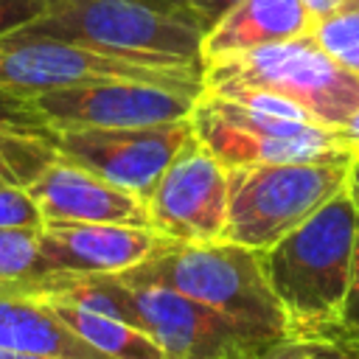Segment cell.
Wrapping results in <instances>:
<instances>
[{
    "label": "cell",
    "mask_w": 359,
    "mask_h": 359,
    "mask_svg": "<svg viewBox=\"0 0 359 359\" xmlns=\"http://www.w3.org/2000/svg\"><path fill=\"white\" fill-rule=\"evenodd\" d=\"M118 278L126 283H154L174 289L222 314L230 325L261 345H272L289 331L286 314L264 278L258 250L233 244L227 238H165L143 264L118 272Z\"/></svg>",
    "instance_id": "1"
},
{
    "label": "cell",
    "mask_w": 359,
    "mask_h": 359,
    "mask_svg": "<svg viewBox=\"0 0 359 359\" xmlns=\"http://www.w3.org/2000/svg\"><path fill=\"white\" fill-rule=\"evenodd\" d=\"M25 34L56 36L132 65L202 76L205 31L160 0H42V14Z\"/></svg>",
    "instance_id": "2"
},
{
    "label": "cell",
    "mask_w": 359,
    "mask_h": 359,
    "mask_svg": "<svg viewBox=\"0 0 359 359\" xmlns=\"http://www.w3.org/2000/svg\"><path fill=\"white\" fill-rule=\"evenodd\" d=\"M202 90L224 98H275L306 121L337 132L359 115V79L311 34L208 62Z\"/></svg>",
    "instance_id": "3"
},
{
    "label": "cell",
    "mask_w": 359,
    "mask_h": 359,
    "mask_svg": "<svg viewBox=\"0 0 359 359\" xmlns=\"http://www.w3.org/2000/svg\"><path fill=\"white\" fill-rule=\"evenodd\" d=\"M359 210L339 191L272 247L258 250L264 278L289 328L337 325L345 303Z\"/></svg>",
    "instance_id": "4"
},
{
    "label": "cell",
    "mask_w": 359,
    "mask_h": 359,
    "mask_svg": "<svg viewBox=\"0 0 359 359\" xmlns=\"http://www.w3.org/2000/svg\"><path fill=\"white\" fill-rule=\"evenodd\" d=\"M351 160L266 163L227 171L224 238L266 250L345 191Z\"/></svg>",
    "instance_id": "5"
},
{
    "label": "cell",
    "mask_w": 359,
    "mask_h": 359,
    "mask_svg": "<svg viewBox=\"0 0 359 359\" xmlns=\"http://www.w3.org/2000/svg\"><path fill=\"white\" fill-rule=\"evenodd\" d=\"M191 129L224 171L266 163L353 160L342 132L202 90Z\"/></svg>",
    "instance_id": "6"
},
{
    "label": "cell",
    "mask_w": 359,
    "mask_h": 359,
    "mask_svg": "<svg viewBox=\"0 0 359 359\" xmlns=\"http://www.w3.org/2000/svg\"><path fill=\"white\" fill-rule=\"evenodd\" d=\"M151 81L177 90H202V76L185 70H165V67H146L132 65L115 56H104L98 50L42 36L11 31L0 36V90L14 95L48 93V90H67L95 81Z\"/></svg>",
    "instance_id": "7"
},
{
    "label": "cell",
    "mask_w": 359,
    "mask_h": 359,
    "mask_svg": "<svg viewBox=\"0 0 359 359\" xmlns=\"http://www.w3.org/2000/svg\"><path fill=\"white\" fill-rule=\"evenodd\" d=\"M199 93L202 90L115 79L31 93L20 95V101L48 129H140L188 121Z\"/></svg>",
    "instance_id": "8"
},
{
    "label": "cell",
    "mask_w": 359,
    "mask_h": 359,
    "mask_svg": "<svg viewBox=\"0 0 359 359\" xmlns=\"http://www.w3.org/2000/svg\"><path fill=\"white\" fill-rule=\"evenodd\" d=\"M188 135L191 118L140 129H48L45 140L62 160L81 165L146 202Z\"/></svg>",
    "instance_id": "9"
},
{
    "label": "cell",
    "mask_w": 359,
    "mask_h": 359,
    "mask_svg": "<svg viewBox=\"0 0 359 359\" xmlns=\"http://www.w3.org/2000/svg\"><path fill=\"white\" fill-rule=\"evenodd\" d=\"M151 230L171 241H219L227 224V171L191 135L146 199Z\"/></svg>",
    "instance_id": "10"
},
{
    "label": "cell",
    "mask_w": 359,
    "mask_h": 359,
    "mask_svg": "<svg viewBox=\"0 0 359 359\" xmlns=\"http://www.w3.org/2000/svg\"><path fill=\"white\" fill-rule=\"evenodd\" d=\"M34 199L42 224L67 222V224H132L151 227L146 202L123 191L98 174L73 165L56 154V160L25 188Z\"/></svg>",
    "instance_id": "11"
},
{
    "label": "cell",
    "mask_w": 359,
    "mask_h": 359,
    "mask_svg": "<svg viewBox=\"0 0 359 359\" xmlns=\"http://www.w3.org/2000/svg\"><path fill=\"white\" fill-rule=\"evenodd\" d=\"M163 241L151 227L48 222L39 230V264L45 275H118L143 264Z\"/></svg>",
    "instance_id": "12"
},
{
    "label": "cell",
    "mask_w": 359,
    "mask_h": 359,
    "mask_svg": "<svg viewBox=\"0 0 359 359\" xmlns=\"http://www.w3.org/2000/svg\"><path fill=\"white\" fill-rule=\"evenodd\" d=\"M314 17L303 0H238L205 36L202 62L250 53L311 34Z\"/></svg>",
    "instance_id": "13"
},
{
    "label": "cell",
    "mask_w": 359,
    "mask_h": 359,
    "mask_svg": "<svg viewBox=\"0 0 359 359\" xmlns=\"http://www.w3.org/2000/svg\"><path fill=\"white\" fill-rule=\"evenodd\" d=\"M0 348L50 359H109L14 280H0Z\"/></svg>",
    "instance_id": "14"
},
{
    "label": "cell",
    "mask_w": 359,
    "mask_h": 359,
    "mask_svg": "<svg viewBox=\"0 0 359 359\" xmlns=\"http://www.w3.org/2000/svg\"><path fill=\"white\" fill-rule=\"evenodd\" d=\"M34 297H39L76 337H81L87 345H93L95 351H101L109 359H165L163 348L146 331H140L118 317L84 309L79 303L50 297V294H34Z\"/></svg>",
    "instance_id": "15"
},
{
    "label": "cell",
    "mask_w": 359,
    "mask_h": 359,
    "mask_svg": "<svg viewBox=\"0 0 359 359\" xmlns=\"http://www.w3.org/2000/svg\"><path fill=\"white\" fill-rule=\"evenodd\" d=\"M255 359H359V339L339 323L323 328H289Z\"/></svg>",
    "instance_id": "16"
},
{
    "label": "cell",
    "mask_w": 359,
    "mask_h": 359,
    "mask_svg": "<svg viewBox=\"0 0 359 359\" xmlns=\"http://www.w3.org/2000/svg\"><path fill=\"white\" fill-rule=\"evenodd\" d=\"M311 36L328 56H334L359 79V3L320 17L311 28Z\"/></svg>",
    "instance_id": "17"
},
{
    "label": "cell",
    "mask_w": 359,
    "mask_h": 359,
    "mask_svg": "<svg viewBox=\"0 0 359 359\" xmlns=\"http://www.w3.org/2000/svg\"><path fill=\"white\" fill-rule=\"evenodd\" d=\"M42 275L39 230L0 227V280H31Z\"/></svg>",
    "instance_id": "18"
},
{
    "label": "cell",
    "mask_w": 359,
    "mask_h": 359,
    "mask_svg": "<svg viewBox=\"0 0 359 359\" xmlns=\"http://www.w3.org/2000/svg\"><path fill=\"white\" fill-rule=\"evenodd\" d=\"M0 227L11 230H42V216L25 188L0 185Z\"/></svg>",
    "instance_id": "19"
},
{
    "label": "cell",
    "mask_w": 359,
    "mask_h": 359,
    "mask_svg": "<svg viewBox=\"0 0 359 359\" xmlns=\"http://www.w3.org/2000/svg\"><path fill=\"white\" fill-rule=\"evenodd\" d=\"M339 325L359 339V222H356V244H353V266H351V280L345 292V303L339 311Z\"/></svg>",
    "instance_id": "20"
},
{
    "label": "cell",
    "mask_w": 359,
    "mask_h": 359,
    "mask_svg": "<svg viewBox=\"0 0 359 359\" xmlns=\"http://www.w3.org/2000/svg\"><path fill=\"white\" fill-rule=\"evenodd\" d=\"M42 14V0H0V36L22 28Z\"/></svg>",
    "instance_id": "21"
},
{
    "label": "cell",
    "mask_w": 359,
    "mask_h": 359,
    "mask_svg": "<svg viewBox=\"0 0 359 359\" xmlns=\"http://www.w3.org/2000/svg\"><path fill=\"white\" fill-rule=\"evenodd\" d=\"M236 3H238V0H188L182 11L208 34Z\"/></svg>",
    "instance_id": "22"
},
{
    "label": "cell",
    "mask_w": 359,
    "mask_h": 359,
    "mask_svg": "<svg viewBox=\"0 0 359 359\" xmlns=\"http://www.w3.org/2000/svg\"><path fill=\"white\" fill-rule=\"evenodd\" d=\"M303 3L309 6L311 17H314V22H317L320 17L334 14V11H339V8H345V6H353V3H359V0H303Z\"/></svg>",
    "instance_id": "23"
},
{
    "label": "cell",
    "mask_w": 359,
    "mask_h": 359,
    "mask_svg": "<svg viewBox=\"0 0 359 359\" xmlns=\"http://www.w3.org/2000/svg\"><path fill=\"white\" fill-rule=\"evenodd\" d=\"M345 191H348V196H351V202L356 205V210H359V154L351 160V165H348V182H345Z\"/></svg>",
    "instance_id": "24"
},
{
    "label": "cell",
    "mask_w": 359,
    "mask_h": 359,
    "mask_svg": "<svg viewBox=\"0 0 359 359\" xmlns=\"http://www.w3.org/2000/svg\"><path fill=\"white\" fill-rule=\"evenodd\" d=\"M0 359H50V356H36V353H22V351L0 348Z\"/></svg>",
    "instance_id": "25"
},
{
    "label": "cell",
    "mask_w": 359,
    "mask_h": 359,
    "mask_svg": "<svg viewBox=\"0 0 359 359\" xmlns=\"http://www.w3.org/2000/svg\"><path fill=\"white\" fill-rule=\"evenodd\" d=\"M160 3H168V6H174V8H180V11H182L188 0H160ZM182 14H185V11H182Z\"/></svg>",
    "instance_id": "26"
},
{
    "label": "cell",
    "mask_w": 359,
    "mask_h": 359,
    "mask_svg": "<svg viewBox=\"0 0 359 359\" xmlns=\"http://www.w3.org/2000/svg\"><path fill=\"white\" fill-rule=\"evenodd\" d=\"M0 185H6V182H3V180H0Z\"/></svg>",
    "instance_id": "27"
}]
</instances>
